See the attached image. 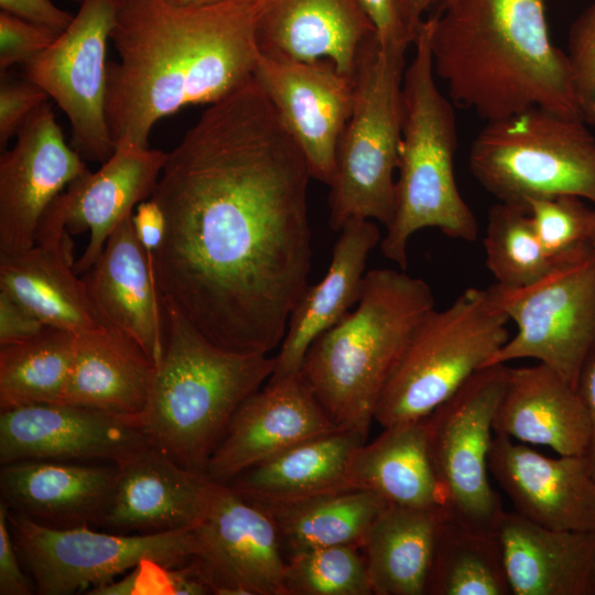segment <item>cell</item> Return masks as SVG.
<instances>
[{"instance_id": "obj_25", "label": "cell", "mask_w": 595, "mask_h": 595, "mask_svg": "<svg viewBox=\"0 0 595 595\" xmlns=\"http://www.w3.org/2000/svg\"><path fill=\"white\" fill-rule=\"evenodd\" d=\"M496 533L511 595H594L595 531L551 529L505 510Z\"/></svg>"}, {"instance_id": "obj_39", "label": "cell", "mask_w": 595, "mask_h": 595, "mask_svg": "<svg viewBox=\"0 0 595 595\" xmlns=\"http://www.w3.org/2000/svg\"><path fill=\"white\" fill-rule=\"evenodd\" d=\"M566 57L582 117L595 123V1L572 24Z\"/></svg>"}, {"instance_id": "obj_37", "label": "cell", "mask_w": 595, "mask_h": 595, "mask_svg": "<svg viewBox=\"0 0 595 595\" xmlns=\"http://www.w3.org/2000/svg\"><path fill=\"white\" fill-rule=\"evenodd\" d=\"M284 595H374L360 548L335 545L286 560Z\"/></svg>"}, {"instance_id": "obj_42", "label": "cell", "mask_w": 595, "mask_h": 595, "mask_svg": "<svg viewBox=\"0 0 595 595\" xmlns=\"http://www.w3.org/2000/svg\"><path fill=\"white\" fill-rule=\"evenodd\" d=\"M381 46L407 51L413 37L405 23L401 0H360Z\"/></svg>"}, {"instance_id": "obj_24", "label": "cell", "mask_w": 595, "mask_h": 595, "mask_svg": "<svg viewBox=\"0 0 595 595\" xmlns=\"http://www.w3.org/2000/svg\"><path fill=\"white\" fill-rule=\"evenodd\" d=\"M493 429L494 434L570 456H586L592 436L577 390L541 363L509 367Z\"/></svg>"}, {"instance_id": "obj_51", "label": "cell", "mask_w": 595, "mask_h": 595, "mask_svg": "<svg viewBox=\"0 0 595 595\" xmlns=\"http://www.w3.org/2000/svg\"><path fill=\"white\" fill-rule=\"evenodd\" d=\"M594 595H595V571H594Z\"/></svg>"}, {"instance_id": "obj_34", "label": "cell", "mask_w": 595, "mask_h": 595, "mask_svg": "<svg viewBox=\"0 0 595 595\" xmlns=\"http://www.w3.org/2000/svg\"><path fill=\"white\" fill-rule=\"evenodd\" d=\"M425 595H511L496 531L446 517L442 521Z\"/></svg>"}, {"instance_id": "obj_45", "label": "cell", "mask_w": 595, "mask_h": 595, "mask_svg": "<svg viewBox=\"0 0 595 595\" xmlns=\"http://www.w3.org/2000/svg\"><path fill=\"white\" fill-rule=\"evenodd\" d=\"M132 226L140 246L154 269L155 256L165 237L166 221L161 207L153 198L150 197L137 205L132 215Z\"/></svg>"}, {"instance_id": "obj_21", "label": "cell", "mask_w": 595, "mask_h": 595, "mask_svg": "<svg viewBox=\"0 0 595 595\" xmlns=\"http://www.w3.org/2000/svg\"><path fill=\"white\" fill-rule=\"evenodd\" d=\"M118 473L99 527L125 534L160 533L193 526L201 517L210 480L152 444Z\"/></svg>"}, {"instance_id": "obj_8", "label": "cell", "mask_w": 595, "mask_h": 595, "mask_svg": "<svg viewBox=\"0 0 595 595\" xmlns=\"http://www.w3.org/2000/svg\"><path fill=\"white\" fill-rule=\"evenodd\" d=\"M405 52L381 46L375 35L358 60L353 76V109L329 184V227L335 231L354 219L377 220L385 227L391 220Z\"/></svg>"}, {"instance_id": "obj_47", "label": "cell", "mask_w": 595, "mask_h": 595, "mask_svg": "<svg viewBox=\"0 0 595 595\" xmlns=\"http://www.w3.org/2000/svg\"><path fill=\"white\" fill-rule=\"evenodd\" d=\"M577 392L587 409L591 420L592 436L586 458L595 478V351L583 366L578 378Z\"/></svg>"}, {"instance_id": "obj_32", "label": "cell", "mask_w": 595, "mask_h": 595, "mask_svg": "<svg viewBox=\"0 0 595 595\" xmlns=\"http://www.w3.org/2000/svg\"><path fill=\"white\" fill-rule=\"evenodd\" d=\"M443 507L388 505L360 548L374 595H425Z\"/></svg>"}, {"instance_id": "obj_27", "label": "cell", "mask_w": 595, "mask_h": 595, "mask_svg": "<svg viewBox=\"0 0 595 595\" xmlns=\"http://www.w3.org/2000/svg\"><path fill=\"white\" fill-rule=\"evenodd\" d=\"M118 466L62 461L1 465V501L8 509L55 528L99 526Z\"/></svg>"}, {"instance_id": "obj_48", "label": "cell", "mask_w": 595, "mask_h": 595, "mask_svg": "<svg viewBox=\"0 0 595 595\" xmlns=\"http://www.w3.org/2000/svg\"><path fill=\"white\" fill-rule=\"evenodd\" d=\"M142 563L130 570L119 581L98 585L86 592L88 595H132L141 594Z\"/></svg>"}, {"instance_id": "obj_20", "label": "cell", "mask_w": 595, "mask_h": 595, "mask_svg": "<svg viewBox=\"0 0 595 595\" xmlns=\"http://www.w3.org/2000/svg\"><path fill=\"white\" fill-rule=\"evenodd\" d=\"M337 428L299 375L268 380L234 413L205 476L227 484L241 472Z\"/></svg>"}, {"instance_id": "obj_52", "label": "cell", "mask_w": 595, "mask_h": 595, "mask_svg": "<svg viewBox=\"0 0 595 595\" xmlns=\"http://www.w3.org/2000/svg\"><path fill=\"white\" fill-rule=\"evenodd\" d=\"M72 1H79L80 2L82 0H72Z\"/></svg>"}, {"instance_id": "obj_16", "label": "cell", "mask_w": 595, "mask_h": 595, "mask_svg": "<svg viewBox=\"0 0 595 595\" xmlns=\"http://www.w3.org/2000/svg\"><path fill=\"white\" fill-rule=\"evenodd\" d=\"M15 136L14 147L0 156V253L33 247L48 206L88 170L66 143L47 101L28 117Z\"/></svg>"}, {"instance_id": "obj_11", "label": "cell", "mask_w": 595, "mask_h": 595, "mask_svg": "<svg viewBox=\"0 0 595 595\" xmlns=\"http://www.w3.org/2000/svg\"><path fill=\"white\" fill-rule=\"evenodd\" d=\"M7 515L21 562L40 595L77 594L109 583L144 561L173 569L193 555L192 526L125 534L90 526L50 527L8 507Z\"/></svg>"}, {"instance_id": "obj_13", "label": "cell", "mask_w": 595, "mask_h": 595, "mask_svg": "<svg viewBox=\"0 0 595 595\" xmlns=\"http://www.w3.org/2000/svg\"><path fill=\"white\" fill-rule=\"evenodd\" d=\"M117 0H82L68 26L23 67L24 78L55 100L71 122V147L104 163L115 151L106 118V50Z\"/></svg>"}, {"instance_id": "obj_22", "label": "cell", "mask_w": 595, "mask_h": 595, "mask_svg": "<svg viewBox=\"0 0 595 595\" xmlns=\"http://www.w3.org/2000/svg\"><path fill=\"white\" fill-rule=\"evenodd\" d=\"M132 215L112 231L83 280L104 325L134 340L156 366L165 347V316L155 271L136 237Z\"/></svg>"}, {"instance_id": "obj_14", "label": "cell", "mask_w": 595, "mask_h": 595, "mask_svg": "<svg viewBox=\"0 0 595 595\" xmlns=\"http://www.w3.org/2000/svg\"><path fill=\"white\" fill-rule=\"evenodd\" d=\"M192 534V561L212 594L284 595L286 559L274 522L228 484L210 480Z\"/></svg>"}, {"instance_id": "obj_49", "label": "cell", "mask_w": 595, "mask_h": 595, "mask_svg": "<svg viewBox=\"0 0 595 595\" xmlns=\"http://www.w3.org/2000/svg\"><path fill=\"white\" fill-rule=\"evenodd\" d=\"M444 0H401V8L408 29L414 39L418 30L425 19L424 14L434 6H439Z\"/></svg>"}, {"instance_id": "obj_38", "label": "cell", "mask_w": 595, "mask_h": 595, "mask_svg": "<svg viewBox=\"0 0 595 595\" xmlns=\"http://www.w3.org/2000/svg\"><path fill=\"white\" fill-rule=\"evenodd\" d=\"M526 206L543 249L554 262L591 246L594 208L584 199L560 195L532 198Z\"/></svg>"}, {"instance_id": "obj_9", "label": "cell", "mask_w": 595, "mask_h": 595, "mask_svg": "<svg viewBox=\"0 0 595 595\" xmlns=\"http://www.w3.org/2000/svg\"><path fill=\"white\" fill-rule=\"evenodd\" d=\"M585 123L543 108L486 122L470 147V172L499 202L571 195L595 207V138Z\"/></svg>"}, {"instance_id": "obj_36", "label": "cell", "mask_w": 595, "mask_h": 595, "mask_svg": "<svg viewBox=\"0 0 595 595\" xmlns=\"http://www.w3.org/2000/svg\"><path fill=\"white\" fill-rule=\"evenodd\" d=\"M484 248L486 267L504 288L531 285L555 264L543 249L523 205L499 202L490 207Z\"/></svg>"}, {"instance_id": "obj_43", "label": "cell", "mask_w": 595, "mask_h": 595, "mask_svg": "<svg viewBox=\"0 0 595 595\" xmlns=\"http://www.w3.org/2000/svg\"><path fill=\"white\" fill-rule=\"evenodd\" d=\"M8 522L7 506L0 502V595H31L33 580L22 570Z\"/></svg>"}, {"instance_id": "obj_6", "label": "cell", "mask_w": 595, "mask_h": 595, "mask_svg": "<svg viewBox=\"0 0 595 595\" xmlns=\"http://www.w3.org/2000/svg\"><path fill=\"white\" fill-rule=\"evenodd\" d=\"M412 45L414 54L403 75L393 214L380 241L383 257L402 270L408 267L409 240L418 230L436 228L464 241L478 236L477 219L454 175L455 105L436 83L425 19Z\"/></svg>"}, {"instance_id": "obj_2", "label": "cell", "mask_w": 595, "mask_h": 595, "mask_svg": "<svg viewBox=\"0 0 595 595\" xmlns=\"http://www.w3.org/2000/svg\"><path fill=\"white\" fill-rule=\"evenodd\" d=\"M266 0H117L106 118L115 148L149 147L153 126L253 78Z\"/></svg>"}, {"instance_id": "obj_28", "label": "cell", "mask_w": 595, "mask_h": 595, "mask_svg": "<svg viewBox=\"0 0 595 595\" xmlns=\"http://www.w3.org/2000/svg\"><path fill=\"white\" fill-rule=\"evenodd\" d=\"M155 370L145 351L115 328L104 326L79 334L58 402L98 409L141 426Z\"/></svg>"}, {"instance_id": "obj_26", "label": "cell", "mask_w": 595, "mask_h": 595, "mask_svg": "<svg viewBox=\"0 0 595 595\" xmlns=\"http://www.w3.org/2000/svg\"><path fill=\"white\" fill-rule=\"evenodd\" d=\"M379 240L375 220L354 219L339 230L325 275L307 285L290 313L269 381L298 376L311 344L357 304L367 258Z\"/></svg>"}, {"instance_id": "obj_17", "label": "cell", "mask_w": 595, "mask_h": 595, "mask_svg": "<svg viewBox=\"0 0 595 595\" xmlns=\"http://www.w3.org/2000/svg\"><path fill=\"white\" fill-rule=\"evenodd\" d=\"M253 79L302 151L312 177L329 186L353 109V77L328 61H288L260 53Z\"/></svg>"}, {"instance_id": "obj_35", "label": "cell", "mask_w": 595, "mask_h": 595, "mask_svg": "<svg viewBox=\"0 0 595 595\" xmlns=\"http://www.w3.org/2000/svg\"><path fill=\"white\" fill-rule=\"evenodd\" d=\"M77 335L46 327L0 348V409L58 402L72 369Z\"/></svg>"}, {"instance_id": "obj_19", "label": "cell", "mask_w": 595, "mask_h": 595, "mask_svg": "<svg viewBox=\"0 0 595 595\" xmlns=\"http://www.w3.org/2000/svg\"><path fill=\"white\" fill-rule=\"evenodd\" d=\"M488 469L526 519L556 530L595 531V478L586 456L550 457L494 434Z\"/></svg>"}, {"instance_id": "obj_12", "label": "cell", "mask_w": 595, "mask_h": 595, "mask_svg": "<svg viewBox=\"0 0 595 595\" xmlns=\"http://www.w3.org/2000/svg\"><path fill=\"white\" fill-rule=\"evenodd\" d=\"M509 366L473 374L426 419L431 465L448 518L474 529L496 531L505 509L489 480L494 418Z\"/></svg>"}, {"instance_id": "obj_23", "label": "cell", "mask_w": 595, "mask_h": 595, "mask_svg": "<svg viewBox=\"0 0 595 595\" xmlns=\"http://www.w3.org/2000/svg\"><path fill=\"white\" fill-rule=\"evenodd\" d=\"M375 35L360 0H266L257 29L261 54L328 61L349 77Z\"/></svg>"}, {"instance_id": "obj_7", "label": "cell", "mask_w": 595, "mask_h": 595, "mask_svg": "<svg viewBox=\"0 0 595 595\" xmlns=\"http://www.w3.org/2000/svg\"><path fill=\"white\" fill-rule=\"evenodd\" d=\"M493 286L468 288L430 311L412 333L377 401L382 428L426 418L510 338Z\"/></svg>"}, {"instance_id": "obj_41", "label": "cell", "mask_w": 595, "mask_h": 595, "mask_svg": "<svg viewBox=\"0 0 595 595\" xmlns=\"http://www.w3.org/2000/svg\"><path fill=\"white\" fill-rule=\"evenodd\" d=\"M47 94L37 85L24 80L2 79L0 85V145L17 134L28 117L43 102Z\"/></svg>"}, {"instance_id": "obj_18", "label": "cell", "mask_w": 595, "mask_h": 595, "mask_svg": "<svg viewBox=\"0 0 595 595\" xmlns=\"http://www.w3.org/2000/svg\"><path fill=\"white\" fill-rule=\"evenodd\" d=\"M149 445L141 426L85 405L39 403L0 414L1 465L33 459L120 465Z\"/></svg>"}, {"instance_id": "obj_10", "label": "cell", "mask_w": 595, "mask_h": 595, "mask_svg": "<svg viewBox=\"0 0 595 595\" xmlns=\"http://www.w3.org/2000/svg\"><path fill=\"white\" fill-rule=\"evenodd\" d=\"M517 332L486 366L531 358L577 390L584 364L595 351V249L555 262L531 285H491ZM485 366V367H486Z\"/></svg>"}, {"instance_id": "obj_40", "label": "cell", "mask_w": 595, "mask_h": 595, "mask_svg": "<svg viewBox=\"0 0 595 595\" xmlns=\"http://www.w3.org/2000/svg\"><path fill=\"white\" fill-rule=\"evenodd\" d=\"M60 33L13 13L0 12V68L25 64L47 48Z\"/></svg>"}, {"instance_id": "obj_33", "label": "cell", "mask_w": 595, "mask_h": 595, "mask_svg": "<svg viewBox=\"0 0 595 595\" xmlns=\"http://www.w3.org/2000/svg\"><path fill=\"white\" fill-rule=\"evenodd\" d=\"M257 506L274 522L288 560L325 547L361 548L388 502L371 490L346 488L292 502Z\"/></svg>"}, {"instance_id": "obj_46", "label": "cell", "mask_w": 595, "mask_h": 595, "mask_svg": "<svg viewBox=\"0 0 595 595\" xmlns=\"http://www.w3.org/2000/svg\"><path fill=\"white\" fill-rule=\"evenodd\" d=\"M1 10L46 25L61 33L74 15L56 7L52 0H0Z\"/></svg>"}, {"instance_id": "obj_5", "label": "cell", "mask_w": 595, "mask_h": 595, "mask_svg": "<svg viewBox=\"0 0 595 595\" xmlns=\"http://www.w3.org/2000/svg\"><path fill=\"white\" fill-rule=\"evenodd\" d=\"M162 304L165 347L141 428L153 446L205 475L234 413L271 377L275 356L221 347Z\"/></svg>"}, {"instance_id": "obj_31", "label": "cell", "mask_w": 595, "mask_h": 595, "mask_svg": "<svg viewBox=\"0 0 595 595\" xmlns=\"http://www.w3.org/2000/svg\"><path fill=\"white\" fill-rule=\"evenodd\" d=\"M348 480L351 488L371 490L388 505L443 507L429 456L426 419L383 428L357 451Z\"/></svg>"}, {"instance_id": "obj_29", "label": "cell", "mask_w": 595, "mask_h": 595, "mask_svg": "<svg viewBox=\"0 0 595 595\" xmlns=\"http://www.w3.org/2000/svg\"><path fill=\"white\" fill-rule=\"evenodd\" d=\"M73 242H36L17 253H0V291L45 326L79 335L104 327L85 282L74 269Z\"/></svg>"}, {"instance_id": "obj_30", "label": "cell", "mask_w": 595, "mask_h": 595, "mask_svg": "<svg viewBox=\"0 0 595 595\" xmlns=\"http://www.w3.org/2000/svg\"><path fill=\"white\" fill-rule=\"evenodd\" d=\"M367 434L337 428L238 474L227 484L256 505H277L351 488L348 473Z\"/></svg>"}, {"instance_id": "obj_4", "label": "cell", "mask_w": 595, "mask_h": 595, "mask_svg": "<svg viewBox=\"0 0 595 595\" xmlns=\"http://www.w3.org/2000/svg\"><path fill=\"white\" fill-rule=\"evenodd\" d=\"M433 309L424 280L402 269L366 272L356 309L311 344L299 372L336 426L368 435L386 381Z\"/></svg>"}, {"instance_id": "obj_50", "label": "cell", "mask_w": 595, "mask_h": 595, "mask_svg": "<svg viewBox=\"0 0 595 595\" xmlns=\"http://www.w3.org/2000/svg\"><path fill=\"white\" fill-rule=\"evenodd\" d=\"M589 242L592 247L595 249V207L593 209V221H592V228H591Z\"/></svg>"}, {"instance_id": "obj_3", "label": "cell", "mask_w": 595, "mask_h": 595, "mask_svg": "<svg viewBox=\"0 0 595 595\" xmlns=\"http://www.w3.org/2000/svg\"><path fill=\"white\" fill-rule=\"evenodd\" d=\"M425 20L434 73L455 106L486 122L530 108L584 120L544 0H444Z\"/></svg>"}, {"instance_id": "obj_1", "label": "cell", "mask_w": 595, "mask_h": 595, "mask_svg": "<svg viewBox=\"0 0 595 595\" xmlns=\"http://www.w3.org/2000/svg\"><path fill=\"white\" fill-rule=\"evenodd\" d=\"M310 178L253 78L208 105L166 153L151 195L166 221L154 260L162 302L227 349L280 347L309 285Z\"/></svg>"}, {"instance_id": "obj_15", "label": "cell", "mask_w": 595, "mask_h": 595, "mask_svg": "<svg viewBox=\"0 0 595 595\" xmlns=\"http://www.w3.org/2000/svg\"><path fill=\"white\" fill-rule=\"evenodd\" d=\"M166 153L149 147H116L97 171L86 170L52 202L39 224L36 242L89 231L88 244L74 263L75 272L85 274L118 225L151 197Z\"/></svg>"}, {"instance_id": "obj_44", "label": "cell", "mask_w": 595, "mask_h": 595, "mask_svg": "<svg viewBox=\"0 0 595 595\" xmlns=\"http://www.w3.org/2000/svg\"><path fill=\"white\" fill-rule=\"evenodd\" d=\"M46 327L28 309L0 291V347L28 340Z\"/></svg>"}]
</instances>
